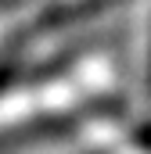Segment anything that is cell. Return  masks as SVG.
I'll use <instances>...</instances> for the list:
<instances>
[{
	"instance_id": "obj_1",
	"label": "cell",
	"mask_w": 151,
	"mask_h": 154,
	"mask_svg": "<svg viewBox=\"0 0 151 154\" xmlns=\"http://www.w3.org/2000/svg\"><path fill=\"white\" fill-rule=\"evenodd\" d=\"M144 140H151V133H148V136H144Z\"/></svg>"
}]
</instances>
